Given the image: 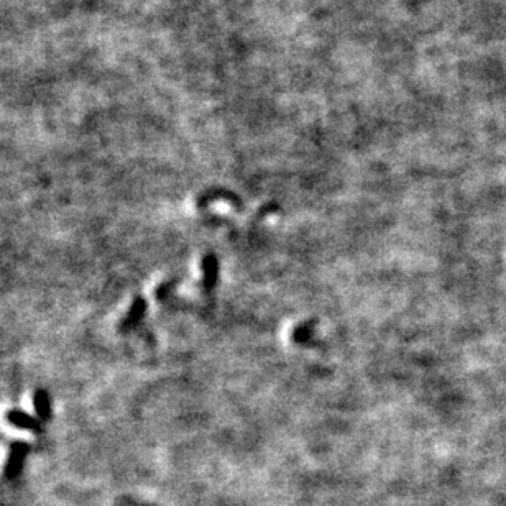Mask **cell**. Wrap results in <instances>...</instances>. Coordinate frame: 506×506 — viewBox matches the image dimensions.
<instances>
[{
	"instance_id": "obj_3",
	"label": "cell",
	"mask_w": 506,
	"mask_h": 506,
	"mask_svg": "<svg viewBox=\"0 0 506 506\" xmlns=\"http://www.w3.org/2000/svg\"><path fill=\"white\" fill-rule=\"evenodd\" d=\"M33 408L38 418L41 421H50L51 418V398L50 393L46 390H35L33 393Z\"/></svg>"
},
{
	"instance_id": "obj_1",
	"label": "cell",
	"mask_w": 506,
	"mask_h": 506,
	"mask_svg": "<svg viewBox=\"0 0 506 506\" xmlns=\"http://www.w3.org/2000/svg\"><path fill=\"white\" fill-rule=\"evenodd\" d=\"M28 450H30L28 444H25V442H14V444L10 445V452H8L6 469H3V475H6L8 480L15 478L17 475L22 472L25 457H27Z\"/></svg>"
},
{
	"instance_id": "obj_4",
	"label": "cell",
	"mask_w": 506,
	"mask_h": 506,
	"mask_svg": "<svg viewBox=\"0 0 506 506\" xmlns=\"http://www.w3.org/2000/svg\"><path fill=\"white\" fill-rule=\"evenodd\" d=\"M143 313H145V301L140 299V297H137V299L134 301V304H131L129 314L123 317L120 329H123V330L131 329V327H134L140 321V319H142Z\"/></svg>"
},
{
	"instance_id": "obj_2",
	"label": "cell",
	"mask_w": 506,
	"mask_h": 506,
	"mask_svg": "<svg viewBox=\"0 0 506 506\" xmlns=\"http://www.w3.org/2000/svg\"><path fill=\"white\" fill-rule=\"evenodd\" d=\"M7 423H10L12 426L17 429H25V431H33V432H40L41 424L40 419L35 418V416L28 414L27 411L23 410H8L6 414Z\"/></svg>"
}]
</instances>
